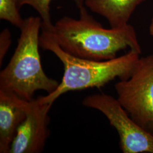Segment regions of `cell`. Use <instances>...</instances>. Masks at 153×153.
I'll return each mask as SVG.
<instances>
[{"mask_svg": "<svg viewBox=\"0 0 153 153\" xmlns=\"http://www.w3.org/2000/svg\"><path fill=\"white\" fill-rule=\"evenodd\" d=\"M115 88L118 101L131 119L153 135V55L140 58L130 76Z\"/></svg>", "mask_w": 153, "mask_h": 153, "instance_id": "4", "label": "cell"}, {"mask_svg": "<svg viewBox=\"0 0 153 153\" xmlns=\"http://www.w3.org/2000/svg\"><path fill=\"white\" fill-rule=\"evenodd\" d=\"M11 44V33L9 29H4L0 33V65Z\"/></svg>", "mask_w": 153, "mask_h": 153, "instance_id": "11", "label": "cell"}, {"mask_svg": "<svg viewBox=\"0 0 153 153\" xmlns=\"http://www.w3.org/2000/svg\"><path fill=\"white\" fill-rule=\"evenodd\" d=\"M78 9V19L63 16L49 31H45L65 52L94 60L114 59L120 51L128 48L141 53L136 33L131 25L105 28L88 13L85 6Z\"/></svg>", "mask_w": 153, "mask_h": 153, "instance_id": "1", "label": "cell"}, {"mask_svg": "<svg viewBox=\"0 0 153 153\" xmlns=\"http://www.w3.org/2000/svg\"><path fill=\"white\" fill-rule=\"evenodd\" d=\"M146 0H84L85 6L94 13L103 16L111 28L128 25L138 6Z\"/></svg>", "mask_w": 153, "mask_h": 153, "instance_id": "8", "label": "cell"}, {"mask_svg": "<svg viewBox=\"0 0 153 153\" xmlns=\"http://www.w3.org/2000/svg\"><path fill=\"white\" fill-rule=\"evenodd\" d=\"M41 31L40 47L52 52L62 63L64 68V76L57 88L51 94L39 97L44 103L53 104L61 95L69 91L103 87L116 78L120 80L127 79L140 58V53L133 50L106 60L79 58L65 52L49 33Z\"/></svg>", "mask_w": 153, "mask_h": 153, "instance_id": "2", "label": "cell"}, {"mask_svg": "<svg viewBox=\"0 0 153 153\" xmlns=\"http://www.w3.org/2000/svg\"><path fill=\"white\" fill-rule=\"evenodd\" d=\"M53 0H18V4L19 8L23 5L31 6L38 12L42 20V30L49 31L53 27V24L51 21L50 6ZM79 8L85 5L84 0H71Z\"/></svg>", "mask_w": 153, "mask_h": 153, "instance_id": "9", "label": "cell"}, {"mask_svg": "<svg viewBox=\"0 0 153 153\" xmlns=\"http://www.w3.org/2000/svg\"><path fill=\"white\" fill-rule=\"evenodd\" d=\"M30 101L0 90V153H9L19 127L25 119Z\"/></svg>", "mask_w": 153, "mask_h": 153, "instance_id": "7", "label": "cell"}, {"mask_svg": "<svg viewBox=\"0 0 153 153\" xmlns=\"http://www.w3.org/2000/svg\"><path fill=\"white\" fill-rule=\"evenodd\" d=\"M149 31H150V35L152 36V37L153 38V16L152 19L151 23H150V27H149Z\"/></svg>", "mask_w": 153, "mask_h": 153, "instance_id": "12", "label": "cell"}, {"mask_svg": "<svg viewBox=\"0 0 153 153\" xmlns=\"http://www.w3.org/2000/svg\"><path fill=\"white\" fill-rule=\"evenodd\" d=\"M52 103L38 98L30 101L25 119L19 127L9 153H39L49 137V112Z\"/></svg>", "mask_w": 153, "mask_h": 153, "instance_id": "6", "label": "cell"}, {"mask_svg": "<svg viewBox=\"0 0 153 153\" xmlns=\"http://www.w3.org/2000/svg\"><path fill=\"white\" fill-rule=\"evenodd\" d=\"M42 23L40 16L25 19L14 53L0 73V90L27 101L33 99L38 90L53 92L60 83L48 76L42 66L39 50Z\"/></svg>", "mask_w": 153, "mask_h": 153, "instance_id": "3", "label": "cell"}, {"mask_svg": "<svg viewBox=\"0 0 153 153\" xmlns=\"http://www.w3.org/2000/svg\"><path fill=\"white\" fill-rule=\"evenodd\" d=\"M18 0H0V19L21 28L25 19L19 13Z\"/></svg>", "mask_w": 153, "mask_h": 153, "instance_id": "10", "label": "cell"}, {"mask_svg": "<svg viewBox=\"0 0 153 153\" xmlns=\"http://www.w3.org/2000/svg\"><path fill=\"white\" fill-rule=\"evenodd\" d=\"M82 104L98 110L107 117L117 131L120 146L124 153H153V135L131 118L117 99L105 94L88 95Z\"/></svg>", "mask_w": 153, "mask_h": 153, "instance_id": "5", "label": "cell"}]
</instances>
